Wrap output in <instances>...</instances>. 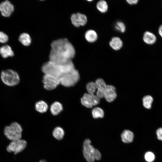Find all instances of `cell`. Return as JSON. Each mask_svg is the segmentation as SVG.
<instances>
[{
	"label": "cell",
	"mask_w": 162,
	"mask_h": 162,
	"mask_svg": "<svg viewBox=\"0 0 162 162\" xmlns=\"http://www.w3.org/2000/svg\"><path fill=\"white\" fill-rule=\"evenodd\" d=\"M75 53L74 47L67 39L57 40L51 43L50 61L57 64H64L71 60Z\"/></svg>",
	"instance_id": "6da1fadb"
},
{
	"label": "cell",
	"mask_w": 162,
	"mask_h": 162,
	"mask_svg": "<svg viewBox=\"0 0 162 162\" xmlns=\"http://www.w3.org/2000/svg\"><path fill=\"white\" fill-rule=\"evenodd\" d=\"M75 69L71 60L62 64H56L50 61L45 63L42 67L44 74L52 76L59 79L63 74Z\"/></svg>",
	"instance_id": "7a4b0ae2"
},
{
	"label": "cell",
	"mask_w": 162,
	"mask_h": 162,
	"mask_svg": "<svg viewBox=\"0 0 162 162\" xmlns=\"http://www.w3.org/2000/svg\"><path fill=\"white\" fill-rule=\"evenodd\" d=\"M22 130L20 125L14 122L5 127L4 133L8 139L12 141L21 139Z\"/></svg>",
	"instance_id": "3957f363"
},
{
	"label": "cell",
	"mask_w": 162,
	"mask_h": 162,
	"mask_svg": "<svg viewBox=\"0 0 162 162\" xmlns=\"http://www.w3.org/2000/svg\"><path fill=\"white\" fill-rule=\"evenodd\" d=\"M1 78L5 85L10 86L17 85L20 81L19 74L16 71L11 69L2 71L1 74Z\"/></svg>",
	"instance_id": "277c9868"
},
{
	"label": "cell",
	"mask_w": 162,
	"mask_h": 162,
	"mask_svg": "<svg viewBox=\"0 0 162 162\" xmlns=\"http://www.w3.org/2000/svg\"><path fill=\"white\" fill-rule=\"evenodd\" d=\"M80 75L75 69L62 75L59 78L60 84L63 86L68 87L74 86L78 82Z\"/></svg>",
	"instance_id": "5b68a950"
},
{
	"label": "cell",
	"mask_w": 162,
	"mask_h": 162,
	"mask_svg": "<svg viewBox=\"0 0 162 162\" xmlns=\"http://www.w3.org/2000/svg\"><path fill=\"white\" fill-rule=\"evenodd\" d=\"M27 142L21 139L12 141L7 148V150L9 152H13L17 154L23 151L26 146Z\"/></svg>",
	"instance_id": "8992f818"
},
{
	"label": "cell",
	"mask_w": 162,
	"mask_h": 162,
	"mask_svg": "<svg viewBox=\"0 0 162 162\" xmlns=\"http://www.w3.org/2000/svg\"><path fill=\"white\" fill-rule=\"evenodd\" d=\"M90 140H86L83 144V154L86 160L88 162H94V153L95 148L91 144Z\"/></svg>",
	"instance_id": "52a82bcc"
},
{
	"label": "cell",
	"mask_w": 162,
	"mask_h": 162,
	"mask_svg": "<svg viewBox=\"0 0 162 162\" xmlns=\"http://www.w3.org/2000/svg\"><path fill=\"white\" fill-rule=\"evenodd\" d=\"M43 82L45 88L49 90L55 89L60 84L59 78L48 74H44Z\"/></svg>",
	"instance_id": "ba28073f"
},
{
	"label": "cell",
	"mask_w": 162,
	"mask_h": 162,
	"mask_svg": "<svg viewBox=\"0 0 162 162\" xmlns=\"http://www.w3.org/2000/svg\"><path fill=\"white\" fill-rule=\"evenodd\" d=\"M82 104L88 108L98 105L100 102V98L95 94H85L81 99Z\"/></svg>",
	"instance_id": "9c48e42d"
},
{
	"label": "cell",
	"mask_w": 162,
	"mask_h": 162,
	"mask_svg": "<svg viewBox=\"0 0 162 162\" xmlns=\"http://www.w3.org/2000/svg\"><path fill=\"white\" fill-rule=\"evenodd\" d=\"M14 10V5L8 0L4 1L0 3V11L4 16H10Z\"/></svg>",
	"instance_id": "30bf717a"
},
{
	"label": "cell",
	"mask_w": 162,
	"mask_h": 162,
	"mask_svg": "<svg viewBox=\"0 0 162 162\" xmlns=\"http://www.w3.org/2000/svg\"><path fill=\"white\" fill-rule=\"evenodd\" d=\"M71 19L72 24L76 27L84 26L87 21L86 16L84 14L79 13L72 14Z\"/></svg>",
	"instance_id": "8fae6325"
},
{
	"label": "cell",
	"mask_w": 162,
	"mask_h": 162,
	"mask_svg": "<svg viewBox=\"0 0 162 162\" xmlns=\"http://www.w3.org/2000/svg\"><path fill=\"white\" fill-rule=\"evenodd\" d=\"M116 96L115 87L111 85H107L104 94V97L106 100L109 102H112Z\"/></svg>",
	"instance_id": "7c38bea8"
},
{
	"label": "cell",
	"mask_w": 162,
	"mask_h": 162,
	"mask_svg": "<svg viewBox=\"0 0 162 162\" xmlns=\"http://www.w3.org/2000/svg\"><path fill=\"white\" fill-rule=\"evenodd\" d=\"M97 86L96 95L100 99L104 97V92L107 85L103 79L99 78L95 82Z\"/></svg>",
	"instance_id": "4fadbf2b"
},
{
	"label": "cell",
	"mask_w": 162,
	"mask_h": 162,
	"mask_svg": "<svg viewBox=\"0 0 162 162\" xmlns=\"http://www.w3.org/2000/svg\"><path fill=\"white\" fill-rule=\"evenodd\" d=\"M110 47L115 50H118L122 47L123 43L122 40L119 37H115L112 38L109 42Z\"/></svg>",
	"instance_id": "5bb4252c"
},
{
	"label": "cell",
	"mask_w": 162,
	"mask_h": 162,
	"mask_svg": "<svg viewBox=\"0 0 162 162\" xmlns=\"http://www.w3.org/2000/svg\"><path fill=\"white\" fill-rule=\"evenodd\" d=\"M0 54L2 56L6 58L14 55V53L11 47L8 45L2 46L0 48Z\"/></svg>",
	"instance_id": "9a60e30c"
},
{
	"label": "cell",
	"mask_w": 162,
	"mask_h": 162,
	"mask_svg": "<svg viewBox=\"0 0 162 162\" xmlns=\"http://www.w3.org/2000/svg\"><path fill=\"white\" fill-rule=\"evenodd\" d=\"M143 40L146 44L151 45L156 42L157 38L153 33L149 31H146L143 34Z\"/></svg>",
	"instance_id": "2e32d148"
},
{
	"label": "cell",
	"mask_w": 162,
	"mask_h": 162,
	"mask_svg": "<svg viewBox=\"0 0 162 162\" xmlns=\"http://www.w3.org/2000/svg\"><path fill=\"white\" fill-rule=\"evenodd\" d=\"M85 37L86 40L90 43L96 41L98 38L97 32L94 30L90 29L87 30L85 33Z\"/></svg>",
	"instance_id": "e0dca14e"
},
{
	"label": "cell",
	"mask_w": 162,
	"mask_h": 162,
	"mask_svg": "<svg viewBox=\"0 0 162 162\" xmlns=\"http://www.w3.org/2000/svg\"><path fill=\"white\" fill-rule=\"evenodd\" d=\"M121 137L124 142L129 143L133 141L134 134L132 131L128 130H125L121 134Z\"/></svg>",
	"instance_id": "ac0fdd59"
},
{
	"label": "cell",
	"mask_w": 162,
	"mask_h": 162,
	"mask_svg": "<svg viewBox=\"0 0 162 162\" xmlns=\"http://www.w3.org/2000/svg\"><path fill=\"white\" fill-rule=\"evenodd\" d=\"M62 105L60 102L57 101L53 103L50 107V112L54 115L58 114L62 111Z\"/></svg>",
	"instance_id": "d6986e66"
},
{
	"label": "cell",
	"mask_w": 162,
	"mask_h": 162,
	"mask_svg": "<svg viewBox=\"0 0 162 162\" xmlns=\"http://www.w3.org/2000/svg\"><path fill=\"white\" fill-rule=\"evenodd\" d=\"M19 40L25 46H28L31 43V38L30 35L26 33L21 34L19 37Z\"/></svg>",
	"instance_id": "ffe728a7"
},
{
	"label": "cell",
	"mask_w": 162,
	"mask_h": 162,
	"mask_svg": "<svg viewBox=\"0 0 162 162\" xmlns=\"http://www.w3.org/2000/svg\"><path fill=\"white\" fill-rule=\"evenodd\" d=\"M36 110L40 113H44L47 111L48 108L47 104L44 101L40 100L36 103L35 105Z\"/></svg>",
	"instance_id": "44dd1931"
},
{
	"label": "cell",
	"mask_w": 162,
	"mask_h": 162,
	"mask_svg": "<svg viewBox=\"0 0 162 162\" xmlns=\"http://www.w3.org/2000/svg\"><path fill=\"white\" fill-rule=\"evenodd\" d=\"M96 8L100 12L104 13L108 10V5L105 0H101L98 2L96 4Z\"/></svg>",
	"instance_id": "7402d4cb"
},
{
	"label": "cell",
	"mask_w": 162,
	"mask_h": 162,
	"mask_svg": "<svg viewBox=\"0 0 162 162\" xmlns=\"http://www.w3.org/2000/svg\"><path fill=\"white\" fill-rule=\"evenodd\" d=\"M52 134L56 139L58 140H61L64 137V131L62 128L58 127L54 129Z\"/></svg>",
	"instance_id": "603a6c76"
},
{
	"label": "cell",
	"mask_w": 162,
	"mask_h": 162,
	"mask_svg": "<svg viewBox=\"0 0 162 162\" xmlns=\"http://www.w3.org/2000/svg\"><path fill=\"white\" fill-rule=\"evenodd\" d=\"M153 100V98L151 96L147 95L145 96L142 99L143 106L147 109H150Z\"/></svg>",
	"instance_id": "cb8c5ba5"
},
{
	"label": "cell",
	"mask_w": 162,
	"mask_h": 162,
	"mask_svg": "<svg viewBox=\"0 0 162 162\" xmlns=\"http://www.w3.org/2000/svg\"><path fill=\"white\" fill-rule=\"evenodd\" d=\"M92 114L93 118H102L104 116L103 110L98 107H95L92 110Z\"/></svg>",
	"instance_id": "d4e9b609"
},
{
	"label": "cell",
	"mask_w": 162,
	"mask_h": 162,
	"mask_svg": "<svg viewBox=\"0 0 162 162\" xmlns=\"http://www.w3.org/2000/svg\"><path fill=\"white\" fill-rule=\"evenodd\" d=\"M86 89L88 93L91 94H94L97 90V86L95 82H90L86 85Z\"/></svg>",
	"instance_id": "484cf974"
},
{
	"label": "cell",
	"mask_w": 162,
	"mask_h": 162,
	"mask_svg": "<svg viewBox=\"0 0 162 162\" xmlns=\"http://www.w3.org/2000/svg\"><path fill=\"white\" fill-rule=\"evenodd\" d=\"M115 28L118 31L124 33L125 31L126 27L123 22L121 21H118L115 25Z\"/></svg>",
	"instance_id": "4316f807"
},
{
	"label": "cell",
	"mask_w": 162,
	"mask_h": 162,
	"mask_svg": "<svg viewBox=\"0 0 162 162\" xmlns=\"http://www.w3.org/2000/svg\"><path fill=\"white\" fill-rule=\"evenodd\" d=\"M144 158L147 162H152L155 159V156L153 152H148L145 154Z\"/></svg>",
	"instance_id": "83f0119b"
},
{
	"label": "cell",
	"mask_w": 162,
	"mask_h": 162,
	"mask_svg": "<svg viewBox=\"0 0 162 162\" xmlns=\"http://www.w3.org/2000/svg\"><path fill=\"white\" fill-rule=\"evenodd\" d=\"M8 40V36L2 32L0 31V43H5Z\"/></svg>",
	"instance_id": "f1b7e54d"
},
{
	"label": "cell",
	"mask_w": 162,
	"mask_h": 162,
	"mask_svg": "<svg viewBox=\"0 0 162 162\" xmlns=\"http://www.w3.org/2000/svg\"><path fill=\"white\" fill-rule=\"evenodd\" d=\"M94 158L97 160H100L101 158V154L99 151L97 149H95L94 153Z\"/></svg>",
	"instance_id": "f546056e"
},
{
	"label": "cell",
	"mask_w": 162,
	"mask_h": 162,
	"mask_svg": "<svg viewBox=\"0 0 162 162\" xmlns=\"http://www.w3.org/2000/svg\"><path fill=\"white\" fill-rule=\"evenodd\" d=\"M156 133L158 139L162 141V128H158L156 130Z\"/></svg>",
	"instance_id": "4dcf8cb0"
},
{
	"label": "cell",
	"mask_w": 162,
	"mask_h": 162,
	"mask_svg": "<svg viewBox=\"0 0 162 162\" xmlns=\"http://www.w3.org/2000/svg\"><path fill=\"white\" fill-rule=\"evenodd\" d=\"M127 2L130 5H134L137 4L138 2V0H127Z\"/></svg>",
	"instance_id": "1f68e13d"
},
{
	"label": "cell",
	"mask_w": 162,
	"mask_h": 162,
	"mask_svg": "<svg viewBox=\"0 0 162 162\" xmlns=\"http://www.w3.org/2000/svg\"><path fill=\"white\" fill-rule=\"evenodd\" d=\"M158 33L162 38V25L160 26L158 29Z\"/></svg>",
	"instance_id": "d6a6232c"
}]
</instances>
